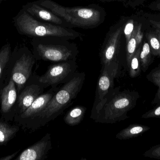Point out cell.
Returning a JSON list of instances; mask_svg holds the SVG:
<instances>
[{"label":"cell","mask_w":160,"mask_h":160,"mask_svg":"<svg viewBox=\"0 0 160 160\" xmlns=\"http://www.w3.org/2000/svg\"><path fill=\"white\" fill-rule=\"evenodd\" d=\"M60 87V85L52 86L51 88L47 92L39 95L24 112L14 117V121L20 126H22L27 121L38 115L46 108Z\"/></svg>","instance_id":"obj_12"},{"label":"cell","mask_w":160,"mask_h":160,"mask_svg":"<svg viewBox=\"0 0 160 160\" xmlns=\"http://www.w3.org/2000/svg\"><path fill=\"white\" fill-rule=\"evenodd\" d=\"M152 55L153 54L151 52L149 43L144 42L140 53V62L142 70L143 72H145L153 62Z\"/></svg>","instance_id":"obj_22"},{"label":"cell","mask_w":160,"mask_h":160,"mask_svg":"<svg viewBox=\"0 0 160 160\" xmlns=\"http://www.w3.org/2000/svg\"><path fill=\"white\" fill-rule=\"evenodd\" d=\"M149 82L158 86V90L155 98L151 102L152 105H157L160 103V65L153 69L146 76Z\"/></svg>","instance_id":"obj_20"},{"label":"cell","mask_w":160,"mask_h":160,"mask_svg":"<svg viewBox=\"0 0 160 160\" xmlns=\"http://www.w3.org/2000/svg\"><path fill=\"white\" fill-rule=\"evenodd\" d=\"M142 25L139 24L136 26L130 39L127 43V62L128 67L129 65L131 59L135 52L141 46L143 37V34L142 31Z\"/></svg>","instance_id":"obj_15"},{"label":"cell","mask_w":160,"mask_h":160,"mask_svg":"<svg viewBox=\"0 0 160 160\" xmlns=\"http://www.w3.org/2000/svg\"><path fill=\"white\" fill-rule=\"evenodd\" d=\"M36 2L75 27L86 29L95 28L102 23L105 18V11L97 5L68 7L52 0H38Z\"/></svg>","instance_id":"obj_3"},{"label":"cell","mask_w":160,"mask_h":160,"mask_svg":"<svg viewBox=\"0 0 160 160\" xmlns=\"http://www.w3.org/2000/svg\"><path fill=\"white\" fill-rule=\"evenodd\" d=\"M123 28L121 25L112 28L107 34L100 54L102 65L117 60Z\"/></svg>","instance_id":"obj_11"},{"label":"cell","mask_w":160,"mask_h":160,"mask_svg":"<svg viewBox=\"0 0 160 160\" xmlns=\"http://www.w3.org/2000/svg\"><path fill=\"white\" fill-rule=\"evenodd\" d=\"M7 121L0 120V146H5L16 136L19 126L11 125Z\"/></svg>","instance_id":"obj_17"},{"label":"cell","mask_w":160,"mask_h":160,"mask_svg":"<svg viewBox=\"0 0 160 160\" xmlns=\"http://www.w3.org/2000/svg\"><path fill=\"white\" fill-rule=\"evenodd\" d=\"M86 108L84 106H77L68 111L63 118L65 123L71 126L79 125L83 119Z\"/></svg>","instance_id":"obj_18"},{"label":"cell","mask_w":160,"mask_h":160,"mask_svg":"<svg viewBox=\"0 0 160 160\" xmlns=\"http://www.w3.org/2000/svg\"><path fill=\"white\" fill-rule=\"evenodd\" d=\"M140 96L137 91H120L112 87L103 99L93 107L90 118L96 123L114 124L129 118L128 113L134 108Z\"/></svg>","instance_id":"obj_1"},{"label":"cell","mask_w":160,"mask_h":160,"mask_svg":"<svg viewBox=\"0 0 160 160\" xmlns=\"http://www.w3.org/2000/svg\"><path fill=\"white\" fill-rule=\"evenodd\" d=\"M68 40L59 38H32L31 44L36 60L58 63L77 60L78 53V47Z\"/></svg>","instance_id":"obj_5"},{"label":"cell","mask_w":160,"mask_h":160,"mask_svg":"<svg viewBox=\"0 0 160 160\" xmlns=\"http://www.w3.org/2000/svg\"><path fill=\"white\" fill-rule=\"evenodd\" d=\"M12 52L11 45L9 43L5 44L0 49V80L4 77Z\"/></svg>","instance_id":"obj_21"},{"label":"cell","mask_w":160,"mask_h":160,"mask_svg":"<svg viewBox=\"0 0 160 160\" xmlns=\"http://www.w3.org/2000/svg\"><path fill=\"white\" fill-rule=\"evenodd\" d=\"M77 60L58 62L49 66L48 70L39 76V80L45 88L64 84L71 80L77 72Z\"/></svg>","instance_id":"obj_7"},{"label":"cell","mask_w":160,"mask_h":160,"mask_svg":"<svg viewBox=\"0 0 160 160\" xmlns=\"http://www.w3.org/2000/svg\"><path fill=\"white\" fill-rule=\"evenodd\" d=\"M52 148L51 136L46 134L41 140L22 151L15 160H44Z\"/></svg>","instance_id":"obj_13"},{"label":"cell","mask_w":160,"mask_h":160,"mask_svg":"<svg viewBox=\"0 0 160 160\" xmlns=\"http://www.w3.org/2000/svg\"><path fill=\"white\" fill-rule=\"evenodd\" d=\"M142 47L141 46L136 50L131 59L128 68L129 75L131 78H135L141 75L142 71L141 62H140V53Z\"/></svg>","instance_id":"obj_19"},{"label":"cell","mask_w":160,"mask_h":160,"mask_svg":"<svg viewBox=\"0 0 160 160\" xmlns=\"http://www.w3.org/2000/svg\"><path fill=\"white\" fill-rule=\"evenodd\" d=\"M143 156L146 157L160 160V144L152 147L146 151Z\"/></svg>","instance_id":"obj_25"},{"label":"cell","mask_w":160,"mask_h":160,"mask_svg":"<svg viewBox=\"0 0 160 160\" xmlns=\"http://www.w3.org/2000/svg\"><path fill=\"white\" fill-rule=\"evenodd\" d=\"M8 81L5 77H4L0 80V100H1V95L2 90Z\"/></svg>","instance_id":"obj_29"},{"label":"cell","mask_w":160,"mask_h":160,"mask_svg":"<svg viewBox=\"0 0 160 160\" xmlns=\"http://www.w3.org/2000/svg\"><path fill=\"white\" fill-rule=\"evenodd\" d=\"M152 54L155 56H160V42L156 31L150 32L147 34Z\"/></svg>","instance_id":"obj_23"},{"label":"cell","mask_w":160,"mask_h":160,"mask_svg":"<svg viewBox=\"0 0 160 160\" xmlns=\"http://www.w3.org/2000/svg\"><path fill=\"white\" fill-rule=\"evenodd\" d=\"M39 77L36 74H32L19 94L16 116L24 112L39 95L44 93L46 88L39 81Z\"/></svg>","instance_id":"obj_8"},{"label":"cell","mask_w":160,"mask_h":160,"mask_svg":"<svg viewBox=\"0 0 160 160\" xmlns=\"http://www.w3.org/2000/svg\"><path fill=\"white\" fill-rule=\"evenodd\" d=\"M151 26L160 30V15H146Z\"/></svg>","instance_id":"obj_27"},{"label":"cell","mask_w":160,"mask_h":160,"mask_svg":"<svg viewBox=\"0 0 160 160\" xmlns=\"http://www.w3.org/2000/svg\"><path fill=\"white\" fill-rule=\"evenodd\" d=\"M136 27L135 22L132 19L129 20L125 24L123 28V32L126 37V43H128Z\"/></svg>","instance_id":"obj_24"},{"label":"cell","mask_w":160,"mask_h":160,"mask_svg":"<svg viewBox=\"0 0 160 160\" xmlns=\"http://www.w3.org/2000/svg\"><path fill=\"white\" fill-rule=\"evenodd\" d=\"M156 31V33H157V35H158V37L159 39L160 42V30H158V29H156L155 30Z\"/></svg>","instance_id":"obj_31"},{"label":"cell","mask_w":160,"mask_h":160,"mask_svg":"<svg viewBox=\"0 0 160 160\" xmlns=\"http://www.w3.org/2000/svg\"><path fill=\"white\" fill-rule=\"evenodd\" d=\"M13 23L20 34L32 38L53 37L72 40L81 36L79 32L68 27L40 21L22 8L13 18Z\"/></svg>","instance_id":"obj_4"},{"label":"cell","mask_w":160,"mask_h":160,"mask_svg":"<svg viewBox=\"0 0 160 160\" xmlns=\"http://www.w3.org/2000/svg\"><path fill=\"white\" fill-rule=\"evenodd\" d=\"M119 70L118 60L102 65L100 74L97 83L95 101L93 107L102 100L109 90L114 87V80Z\"/></svg>","instance_id":"obj_9"},{"label":"cell","mask_w":160,"mask_h":160,"mask_svg":"<svg viewBox=\"0 0 160 160\" xmlns=\"http://www.w3.org/2000/svg\"><path fill=\"white\" fill-rule=\"evenodd\" d=\"M18 96L16 84L13 79L9 78L1 93L0 112L3 120L6 121L14 120L17 114Z\"/></svg>","instance_id":"obj_10"},{"label":"cell","mask_w":160,"mask_h":160,"mask_svg":"<svg viewBox=\"0 0 160 160\" xmlns=\"http://www.w3.org/2000/svg\"><path fill=\"white\" fill-rule=\"evenodd\" d=\"M149 8L152 10L160 11V0L153 2L149 5Z\"/></svg>","instance_id":"obj_28"},{"label":"cell","mask_w":160,"mask_h":160,"mask_svg":"<svg viewBox=\"0 0 160 160\" xmlns=\"http://www.w3.org/2000/svg\"><path fill=\"white\" fill-rule=\"evenodd\" d=\"M85 80L84 72H77L71 80L61 86L41 112L22 126L26 129L35 130L55 119L77 98L82 87Z\"/></svg>","instance_id":"obj_2"},{"label":"cell","mask_w":160,"mask_h":160,"mask_svg":"<svg viewBox=\"0 0 160 160\" xmlns=\"http://www.w3.org/2000/svg\"><path fill=\"white\" fill-rule=\"evenodd\" d=\"M36 61L32 52L26 46L17 47L12 52L4 77L8 81L13 79L18 95L32 75Z\"/></svg>","instance_id":"obj_6"},{"label":"cell","mask_w":160,"mask_h":160,"mask_svg":"<svg viewBox=\"0 0 160 160\" xmlns=\"http://www.w3.org/2000/svg\"><path fill=\"white\" fill-rule=\"evenodd\" d=\"M142 117L143 119L152 118L160 119V103L157 104L153 109L143 114Z\"/></svg>","instance_id":"obj_26"},{"label":"cell","mask_w":160,"mask_h":160,"mask_svg":"<svg viewBox=\"0 0 160 160\" xmlns=\"http://www.w3.org/2000/svg\"><path fill=\"white\" fill-rule=\"evenodd\" d=\"M22 8L36 19L67 27L61 18L36 2L27 3Z\"/></svg>","instance_id":"obj_14"},{"label":"cell","mask_w":160,"mask_h":160,"mask_svg":"<svg viewBox=\"0 0 160 160\" xmlns=\"http://www.w3.org/2000/svg\"><path fill=\"white\" fill-rule=\"evenodd\" d=\"M150 129V127L148 126L140 124H132L117 133L116 138L120 140H129L142 135Z\"/></svg>","instance_id":"obj_16"},{"label":"cell","mask_w":160,"mask_h":160,"mask_svg":"<svg viewBox=\"0 0 160 160\" xmlns=\"http://www.w3.org/2000/svg\"><path fill=\"white\" fill-rule=\"evenodd\" d=\"M19 152V151H18L17 152L13 153V154H11V155H9V156L2 157L0 158V160H10L14 159V158H15L16 156H17V155H18Z\"/></svg>","instance_id":"obj_30"},{"label":"cell","mask_w":160,"mask_h":160,"mask_svg":"<svg viewBox=\"0 0 160 160\" xmlns=\"http://www.w3.org/2000/svg\"><path fill=\"white\" fill-rule=\"evenodd\" d=\"M7 0H0V5L2 4L3 2H6Z\"/></svg>","instance_id":"obj_32"},{"label":"cell","mask_w":160,"mask_h":160,"mask_svg":"<svg viewBox=\"0 0 160 160\" xmlns=\"http://www.w3.org/2000/svg\"><path fill=\"white\" fill-rule=\"evenodd\" d=\"M117 1V0H102V1H106V2H111V1Z\"/></svg>","instance_id":"obj_33"}]
</instances>
